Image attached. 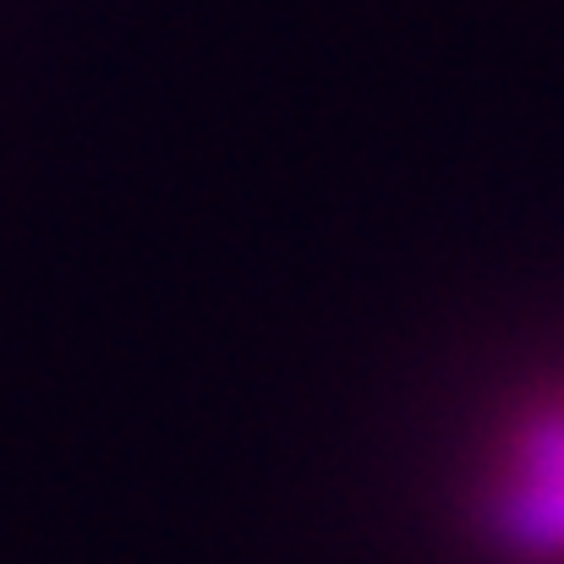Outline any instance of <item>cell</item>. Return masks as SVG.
Segmentation results:
<instances>
[{
	"label": "cell",
	"mask_w": 564,
	"mask_h": 564,
	"mask_svg": "<svg viewBox=\"0 0 564 564\" xmlns=\"http://www.w3.org/2000/svg\"><path fill=\"white\" fill-rule=\"evenodd\" d=\"M516 521H521V538L564 549V433L538 438L532 466L521 471Z\"/></svg>",
	"instance_id": "6da1fadb"
}]
</instances>
